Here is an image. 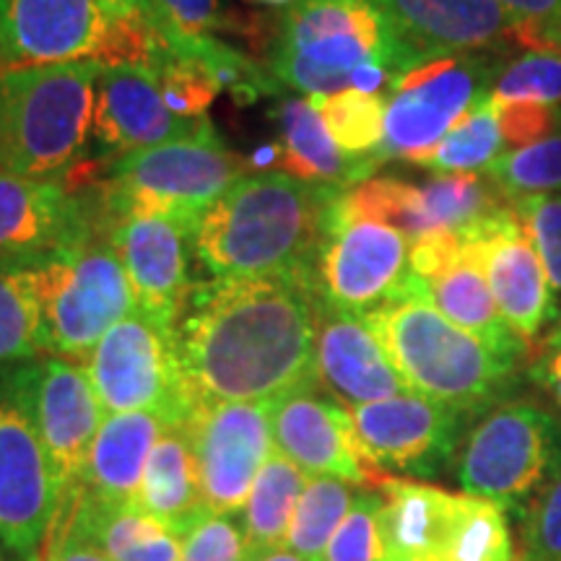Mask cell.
Here are the masks:
<instances>
[{"mask_svg":"<svg viewBox=\"0 0 561 561\" xmlns=\"http://www.w3.org/2000/svg\"><path fill=\"white\" fill-rule=\"evenodd\" d=\"M318 291L289 278L195 280L178 351L195 405L318 388Z\"/></svg>","mask_w":561,"mask_h":561,"instance_id":"cell-1","label":"cell"},{"mask_svg":"<svg viewBox=\"0 0 561 561\" xmlns=\"http://www.w3.org/2000/svg\"><path fill=\"white\" fill-rule=\"evenodd\" d=\"M339 193L280 170L244 174L203 216L193 255L210 278H289L314 286L325 216Z\"/></svg>","mask_w":561,"mask_h":561,"instance_id":"cell-2","label":"cell"},{"mask_svg":"<svg viewBox=\"0 0 561 561\" xmlns=\"http://www.w3.org/2000/svg\"><path fill=\"white\" fill-rule=\"evenodd\" d=\"M380 0H297L278 21L268 70L307 96L356 89L385 94L416 68Z\"/></svg>","mask_w":561,"mask_h":561,"instance_id":"cell-3","label":"cell"},{"mask_svg":"<svg viewBox=\"0 0 561 561\" xmlns=\"http://www.w3.org/2000/svg\"><path fill=\"white\" fill-rule=\"evenodd\" d=\"M411 392L473 416L502 401L517 364L455 325L432 305L419 278L401 299L364 314Z\"/></svg>","mask_w":561,"mask_h":561,"instance_id":"cell-4","label":"cell"},{"mask_svg":"<svg viewBox=\"0 0 561 561\" xmlns=\"http://www.w3.org/2000/svg\"><path fill=\"white\" fill-rule=\"evenodd\" d=\"M100 60L0 70V170L68 182L91 140Z\"/></svg>","mask_w":561,"mask_h":561,"instance_id":"cell-5","label":"cell"},{"mask_svg":"<svg viewBox=\"0 0 561 561\" xmlns=\"http://www.w3.org/2000/svg\"><path fill=\"white\" fill-rule=\"evenodd\" d=\"M248 174L244 159L231 153L216 130L172 140L112 159L110 174L94 182L102 227L125 216H164L195 234L203 216Z\"/></svg>","mask_w":561,"mask_h":561,"instance_id":"cell-6","label":"cell"},{"mask_svg":"<svg viewBox=\"0 0 561 561\" xmlns=\"http://www.w3.org/2000/svg\"><path fill=\"white\" fill-rule=\"evenodd\" d=\"M45 354L87 362L110 328L138 310L107 234L83 237L37 257Z\"/></svg>","mask_w":561,"mask_h":561,"instance_id":"cell-7","label":"cell"},{"mask_svg":"<svg viewBox=\"0 0 561 561\" xmlns=\"http://www.w3.org/2000/svg\"><path fill=\"white\" fill-rule=\"evenodd\" d=\"M561 468V419L538 405H494L468 434L458 458L466 494L523 510Z\"/></svg>","mask_w":561,"mask_h":561,"instance_id":"cell-8","label":"cell"},{"mask_svg":"<svg viewBox=\"0 0 561 561\" xmlns=\"http://www.w3.org/2000/svg\"><path fill=\"white\" fill-rule=\"evenodd\" d=\"M83 369L107 413L149 411L182 426L198 409L180 364L178 328L140 310L104 333Z\"/></svg>","mask_w":561,"mask_h":561,"instance_id":"cell-9","label":"cell"},{"mask_svg":"<svg viewBox=\"0 0 561 561\" xmlns=\"http://www.w3.org/2000/svg\"><path fill=\"white\" fill-rule=\"evenodd\" d=\"M411 240L401 229L364 216L335 195L314 265L320 301L335 310L367 314L411 291Z\"/></svg>","mask_w":561,"mask_h":561,"instance_id":"cell-10","label":"cell"},{"mask_svg":"<svg viewBox=\"0 0 561 561\" xmlns=\"http://www.w3.org/2000/svg\"><path fill=\"white\" fill-rule=\"evenodd\" d=\"M504 62L496 50L447 55L405 70L392 81L380 157L421 164L455 123L491 94Z\"/></svg>","mask_w":561,"mask_h":561,"instance_id":"cell-11","label":"cell"},{"mask_svg":"<svg viewBox=\"0 0 561 561\" xmlns=\"http://www.w3.org/2000/svg\"><path fill=\"white\" fill-rule=\"evenodd\" d=\"M3 398L32 419L66 504L79 486L91 442L107 419L87 369L62 356L19 364L9 369Z\"/></svg>","mask_w":561,"mask_h":561,"instance_id":"cell-12","label":"cell"},{"mask_svg":"<svg viewBox=\"0 0 561 561\" xmlns=\"http://www.w3.org/2000/svg\"><path fill=\"white\" fill-rule=\"evenodd\" d=\"M273 401L203 403L185 421L203 502L216 515H234L271 458Z\"/></svg>","mask_w":561,"mask_h":561,"instance_id":"cell-13","label":"cell"},{"mask_svg":"<svg viewBox=\"0 0 561 561\" xmlns=\"http://www.w3.org/2000/svg\"><path fill=\"white\" fill-rule=\"evenodd\" d=\"M121 24L100 0H0V70L115 58Z\"/></svg>","mask_w":561,"mask_h":561,"instance_id":"cell-14","label":"cell"},{"mask_svg":"<svg viewBox=\"0 0 561 561\" xmlns=\"http://www.w3.org/2000/svg\"><path fill=\"white\" fill-rule=\"evenodd\" d=\"M356 439L371 471L434 476L458 453L466 413L416 392L354 405Z\"/></svg>","mask_w":561,"mask_h":561,"instance_id":"cell-15","label":"cell"},{"mask_svg":"<svg viewBox=\"0 0 561 561\" xmlns=\"http://www.w3.org/2000/svg\"><path fill=\"white\" fill-rule=\"evenodd\" d=\"M62 494L32 419L0 398V543L21 561H37Z\"/></svg>","mask_w":561,"mask_h":561,"instance_id":"cell-16","label":"cell"},{"mask_svg":"<svg viewBox=\"0 0 561 561\" xmlns=\"http://www.w3.org/2000/svg\"><path fill=\"white\" fill-rule=\"evenodd\" d=\"M411 271L421 289L447 320L494 348L520 362L528 343L504 322L462 229L434 231L411 242Z\"/></svg>","mask_w":561,"mask_h":561,"instance_id":"cell-17","label":"cell"},{"mask_svg":"<svg viewBox=\"0 0 561 561\" xmlns=\"http://www.w3.org/2000/svg\"><path fill=\"white\" fill-rule=\"evenodd\" d=\"M504 322L528 343L559 320L549 276L517 210L502 206L462 229Z\"/></svg>","mask_w":561,"mask_h":561,"instance_id":"cell-18","label":"cell"},{"mask_svg":"<svg viewBox=\"0 0 561 561\" xmlns=\"http://www.w3.org/2000/svg\"><path fill=\"white\" fill-rule=\"evenodd\" d=\"M314 390H297L273 401V447L310 479L325 476L354 486H375L380 473L364 460L351 411Z\"/></svg>","mask_w":561,"mask_h":561,"instance_id":"cell-19","label":"cell"},{"mask_svg":"<svg viewBox=\"0 0 561 561\" xmlns=\"http://www.w3.org/2000/svg\"><path fill=\"white\" fill-rule=\"evenodd\" d=\"M208 130H214L208 117L191 121L167 107L149 68L102 66L96 76L91 140L112 159L172 140L198 138Z\"/></svg>","mask_w":561,"mask_h":561,"instance_id":"cell-20","label":"cell"},{"mask_svg":"<svg viewBox=\"0 0 561 561\" xmlns=\"http://www.w3.org/2000/svg\"><path fill=\"white\" fill-rule=\"evenodd\" d=\"M102 231L94 195L0 170V261H30Z\"/></svg>","mask_w":561,"mask_h":561,"instance_id":"cell-21","label":"cell"},{"mask_svg":"<svg viewBox=\"0 0 561 561\" xmlns=\"http://www.w3.org/2000/svg\"><path fill=\"white\" fill-rule=\"evenodd\" d=\"M104 234L128 273L138 310L161 325L178 328L195 284L191 280V231L164 216H125L112 221Z\"/></svg>","mask_w":561,"mask_h":561,"instance_id":"cell-22","label":"cell"},{"mask_svg":"<svg viewBox=\"0 0 561 561\" xmlns=\"http://www.w3.org/2000/svg\"><path fill=\"white\" fill-rule=\"evenodd\" d=\"M318 380L348 409L411 392L364 314L325 301H318Z\"/></svg>","mask_w":561,"mask_h":561,"instance_id":"cell-23","label":"cell"},{"mask_svg":"<svg viewBox=\"0 0 561 561\" xmlns=\"http://www.w3.org/2000/svg\"><path fill=\"white\" fill-rule=\"evenodd\" d=\"M413 58L489 53L515 39V24L496 0H380Z\"/></svg>","mask_w":561,"mask_h":561,"instance_id":"cell-24","label":"cell"},{"mask_svg":"<svg viewBox=\"0 0 561 561\" xmlns=\"http://www.w3.org/2000/svg\"><path fill=\"white\" fill-rule=\"evenodd\" d=\"M380 538L385 561H445L471 494L380 476Z\"/></svg>","mask_w":561,"mask_h":561,"instance_id":"cell-25","label":"cell"},{"mask_svg":"<svg viewBox=\"0 0 561 561\" xmlns=\"http://www.w3.org/2000/svg\"><path fill=\"white\" fill-rule=\"evenodd\" d=\"M167 426L164 419L149 411L107 413L91 442L76 494L102 507H133L146 462Z\"/></svg>","mask_w":561,"mask_h":561,"instance_id":"cell-26","label":"cell"},{"mask_svg":"<svg viewBox=\"0 0 561 561\" xmlns=\"http://www.w3.org/2000/svg\"><path fill=\"white\" fill-rule=\"evenodd\" d=\"M278 123V164L280 172L312 185L354 191L371 180V172L382 164L377 157H348L331 138L314 104L301 96H289L276 107Z\"/></svg>","mask_w":561,"mask_h":561,"instance_id":"cell-27","label":"cell"},{"mask_svg":"<svg viewBox=\"0 0 561 561\" xmlns=\"http://www.w3.org/2000/svg\"><path fill=\"white\" fill-rule=\"evenodd\" d=\"M136 504L180 538L208 512L185 424L161 432L146 462Z\"/></svg>","mask_w":561,"mask_h":561,"instance_id":"cell-28","label":"cell"},{"mask_svg":"<svg viewBox=\"0 0 561 561\" xmlns=\"http://www.w3.org/2000/svg\"><path fill=\"white\" fill-rule=\"evenodd\" d=\"M58 517L76 525L112 561H182V538L138 504L102 507L73 491Z\"/></svg>","mask_w":561,"mask_h":561,"instance_id":"cell-29","label":"cell"},{"mask_svg":"<svg viewBox=\"0 0 561 561\" xmlns=\"http://www.w3.org/2000/svg\"><path fill=\"white\" fill-rule=\"evenodd\" d=\"M307 481H310V476L301 473L278 450H273L271 458L265 460L255 483H252L248 502L242 507L244 536H248L250 549L255 557L286 546L294 510H297V502Z\"/></svg>","mask_w":561,"mask_h":561,"instance_id":"cell-30","label":"cell"},{"mask_svg":"<svg viewBox=\"0 0 561 561\" xmlns=\"http://www.w3.org/2000/svg\"><path fill=\"white\" fill-rule=\"evenodd\" d=\"M45 354L37 257L0 261V369Z\"/></svg>","mask_w":561,"mask_h":561,"instance_id":"cell-31","label":"cell"},{"mask_svg":"<svg viewBox=\"0 0 561 561\" xmlns=\"http://www.w3.org/2000/svg\"><path fill=\"white\" fill-rule=\"evenodd\" d=\"M502 153L504 138L500 117L489 94L453 125L450 133L426 153L421 167L439 174H476L494 164Z\"/></svg>","mask_w":561,"mask_h":561,"instance_id":"cell-32","label":"cell"},{"mask_svg":"<svg viewBox=\"0 0 561 561\" xmlns=\"http://www.w3.org/2000/svg\"><path fill=\"white\" fill-rule=\"evenodd\" d=\"M354 489L346 481L325 479V476L307 481L294 510L286 549L305 561H322L328 543L354 504Z\"/></svg>","mask_w":561,"mask_h":561,"instance_id":"cell-33","label":"cell"},{"mask_svg":"<svg viewBox=\"0 0 561 561\" xmlns=\"http://www.w3.org/2000/svg\"><path fill=\"white\" fill-rule=\"evenodd\" d=\"M331 138L348 157H380L385 140V110L388 96L346 89L339 94L310 96Z\"/></svg>","mask_w":561,"mask_h":561,"instance_id":"cell-34","label":"cell"},{"mask_svg":"<svg viewBox=\"0 0 561 561\" xmlns=\"http://www.w3.org/2000/svg\"><path fill=\"white\" fill-rule=\"evenodd\" d=\"M504 201L561 191V123L549 136L523 149L504 151L483 170Z\"/></svg>","mask_w":561,"mask_h":561,"instance_id":"cell-35","label":"cell"},{"mask_svg":"<svg viewBox=\"0 0 561 561\" xmlns=\"http://www.w3.org/2000/svg\"><path fill=\"white\" fill-rule=\"evenodd\" d=\"M434 231H458L502 208V195L479 174H437L421 185Z\"/></svg>","mask_w":561,"mask_h":561,"instance_id":"cell-36","label":"cell"},{"mask_svg":"<svg viewBox=\"0 0 561 561\" xmlns=\"http://www.w3.org/2000/svg\"><path fill=\"white\" fill-rule=\"evenodd\" d=\"M346 198L364 216L401 229L411 242L434 234L421 185H411L398 178H371L356 185L354 191H346Z\"/></svg>","mask_w":561,"mask_h":561,"instance_id":"cell-37","label":"cell"},{"mask_svg":"<svg viewBox=\"0 0 561 561\" xmlns=\"http://www.w3.org/2000/svg\"><path fill=\"white\" fill-rule=\"evenodd\" d=\"M494 102H538L561 107V50L530 47L504 62L491 89Z\"/></svg>","mask_w":561,"mask_h":561,"instance_id":"cell-38","label":"cell"},{"mask_svg":"<svg viewBox=\"0 0 561 561\" xmlns=\"http://www.w3.org/2000/svg\"><path fill=\"white\" fill-rule=\"evenodd\" d=\"M153 76H157L167 107H170L174 115L191 117V121L206 117L210 102H214L216 94L221 91V87L216 83L214 76L208 73V68L203 66V62L172 50L157 62Z\"/></svg>","mask_w":561,"mask_h":561,"instance_id":"cell-39","label":"cell"},{"mask_svg":"<svg viewBox=\"0 0 561 561\" xmlns=\"http://www.w3.org/2000/svg\"><path fill=\"white\" fill-rule=\"evenodd\" d=\"M382 494L377 489L359 491L348 515L328 543L322 561H385L380 538Z\"/></svg>","mask_w":561,"mask_h":561,"instance_id":"cell-40","label":"cell"},{"mask_svg":"<svg viewBox=\"0 0 561 561\" xmlns=\"http://www.w3.org/2000/svg\"><path fill=\"white\" fill-rule=\"evenodd\" d=\"M541 257L553 291H561V193H541L510 203Z\"/></svg>","mask_w":561,"mask_h":561,"instance_id":"cell-41","label":"cell"},{"mask_svg":"<svg viewBox=\"0 0 561 561\" xmlns=\"http://www.w3.org/2000/svg\"><path fill=\"white\" fill-rule=\"evenodd\" d=\"M244 525L231 515L206 512L191 530L182 536V561H252Z\"/></svg>","mask_w":561,"mask_h":561,"instance_id":"cell-42","label":"cell"},{"mask_svg":"<svg viewBox=\"0 0 561 561\" xmlns=\"http://www.w3.org/2000/svg\"><path fill=\"white\" fill-rule=\"evenodd\" d=\"M520 561H561V468L525 510Z\"/></svg>","mask_w":561,"mask_h":561,"instance_id":"cell-43","label":"cell"},{"mask_svg":"<svg viewBox=\"0 0 561 561\" xmlns=\"http://www.w3.org/2000/svg\"><path fill=\"white\" fill-rule=\"evenodd\" d=\"M496 117H500V130L504 146H523L536 144L559 128L561 107L538 102H494Z\"/></svg>","mask_w":561,"mask_h":561,"instance_id":"cell-44","label":"cell"},{"mask_svg":"<svg viewBox=\"0 0 561 561\" xmlns=\"http://www.w3.org/2000/svg\"><path fill=\"white\" fill-rule=\"evenodd\" d=\"M515 24V39L525 50L553 47L561 30V0H496Z\"/></svg>","mask_w":561,"mask_h":561,"instance_id":"cell-45","label":"cell"},{"mask_svg":"<svg viewBox=\"0 0 561 561\" xmlns=\"http://www.w3.org/2000/svg\"><path fill=\"white\" fill-rule=\"evenodd\" d=\"M157 9L164 24L182 37H214L227 26L219 0H157Z\"/></svg>","mask_w":561,"mask_h":561,"instance_id":"cell-46","label":"cell"},{"mask_svg":"<svg viewBox=\"0 0 561 561\" xmlns=\"http://www.w3.org/2000/svg\"><path fill=\"white\" fill-rule=\"evenodd\" d=\"M50 533H55V538L45 543L47 561H112L100 546L62 517L53 523Z\"/></svg>","mask_w":561,"mask_h":561,"instance_id":"cell-47","label":"cell"},{"mask_svg":"<svg viewBox=\"0 0 561 561\" xmlns=\"http://www.w3.org/2000/svg\"><path fill=\"white\" fill-rule=\"evenodd\" d=\"M100 3L117 24H151L159 34L167 30L157 0H100Z\"/></svg>","mask_w":561,"mask_h":561,"instance_id":"cell-48","label":"cell"},{"mask_svg":"<svg viewBox=\"0 0 561 561\" xmlns=\"http://www.w3.org/2000/svg\"><path fill=\"white\" fill-rule=\"evenodd\" d=\"M530 375L561 409V348L543 351L541 359L533 364Z\"/></svg>","mask_w":561,"mask_h":561,"instance_id":"cell-49","label":"cell"},{"mask_svg":"<svg viewBox=\"0 0 561 561\" xmlns=\"http://www.w3.org/2000/svg\"><path fill=\"white\" fill-rule=\"evenodd\" d=\"M252 561H305V559L297 557V553L289 549H276V551L261 553V557H255Z\"/></svg>","mask_w":561,"mask_h":561,"instance_id":"cell-50","label":"cell"},{"mask_svg":"<svg viewBox=\"0 0 561 561\" xmlns=\"http://www.w3.org/2000/svg\"><path fill=\"white\" fill-rule=\"evenodd\" d=\"M557 348H561V318L557 320L553 331L546 335V341H543V351H557Z\"/></svg>","mask_w":561,"mask_h":561,"instance_id":"cell-51","label":"cell"},{"mask_svg":"<svg viewBox=\"0 0 561 561\" xmlns=\"http://www.w3.org/2000/svg\"><path fill=\"white\" fill-rule=\"evenodd\" d=\"M261 3H268V5H286V3H297V0H261Z\"/></svg>","mask_w":561,"mask_h":561,"instance_id":"cell-52","label":"cell"},{"mask_svg":"<svg viewBox=\"0 0 561 561\" xmlns=\"http://www.w3.org/2000/svg\"><path fill=\"white\" fill-rule=\"evenodd\" d=\"M553 50H561V30L557 34V39H553Z\"/></svg>","mask_w":561,"mask_h":561,"instance_id":"cell-53","label":"cell"},{"mask_svg":"<svg viewBox=\"0 0 561 561\" xmlns=\"http://www.w3.org/2000/svg\"><path fill=\"white\" fill-rule=\"evenodd\" d=\"M0 561H5V559H3V557H0Z\"/></svg>","mask_w":561,"mask_h":561,"instance_id":"cell-54","label":"cell"}]
</instances>
